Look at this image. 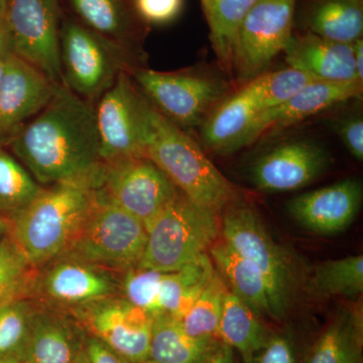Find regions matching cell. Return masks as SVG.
Listing matches in <instances>:
<instances>
[{"mask_svg":"<svg viewBox=\"0 0 363 363\" xmlns=\"http://www.w3.org/2000/svg\"><path fill=\"white\" fill-rule=\"evenodd\" d=\"M9 145L16 160L43 187L80 180L100 183L104 162L94 104L66 86L57 87L47 106Z\"/></svg>","mask_w":363,"mask_h":363,"instance_id":"cell-1","label":"cell"},{"mask_svg":"<svg viewBox=\"0 0 363 363\" xmlns=\"http://www.w3.org/2000/svg\"><path fill=\"white\" fill-rule=\"evenodd\" d=\"M145 119V157L164 172L182 194L217 216L240 199L238 189L208 159L201 145L149 101Z\"/></svg>","mask_w":363,"mask_h":363,"instance_id":"cell-2","label":"cell"},{"mask_svg":"<svg viewBox=\"0 0 363 363\" xmlns=\"http://www.w3.org/2000/svg\"><path fill=\"white\" fill-rule=\"evenodd\" d=\"M99 182L45 186L11 221V236L35 269L63 255L92 207Z\"/></svg>","mask_w":363,"mask_h":363,"instance_id":"cell-3","label":"cell"},{"mask_svg":"<svg viewBox=\"0 0 363 363\" xmlns=\"http://www.w3.org/2000/svg\"><path fill=\"white\" fill-rule=\"evenodd\" d=\"M316 79L288 67L264 72L230 93L202 124L203 147L218 156L241 150L243 138L255 119L283 104Z\"/></svg>","mask_w":363,"mask_h":363,"instance_id":"cell-4","label":"cell"},{"mask_svg":"<svg viewBox=\"0 0 363 363\" xmlns=\"http://www.w3.org/2000/svg\"><path fill=\"white\" fill-rule=\"evenodd\" d=\"M147 238L143 222L98 188L92 207L63 255L123 274L140 264Z\"/></svg>","mask_w":363,"mask_h":363,"instance_id":"cell-5","label":"cell"},{"mask_svg":"<svg viewBox=\"0 0 363 363\" xmlns=\"http://www.w3.org/2000/svg\"><path fill=\"white\" fill-rule=\"evenodd\" d=\"M218 217L179 192L147 229L138 267L175 272L195 262L218 240Z\"/></svg>","mask_w":363,"mask_h":363,"instance_id":"cell-6","label":"cell"},{"mask_svg":"<svg viewBox=\"0 0 363 363\" xmlns=\"http://www.w3.org/2000/svg\"><path fill=\"white\" fill-rule=\"evenodd\" d=\"M130 48L67 21L60 30V56L64 86L90 104L116 82L119 74L138 67Z\"/></svg>","mask_w":363,"mask_h":363,"instance_id":"cell-7","label":"cell"},{"mask_svg":"<svg viewBox=\"0 0 363 363\" xmlns=\"http://www.w3.org/2000/svg\"><path fill=\"white\" fill-rule=\"evenodd\" d=\"M220 216L222 240L257 267L266 281L272 318L283 319L297 286L291 259L250 205L238 199Z\"/></svg>","mask_w":363,"mask_h":363,"instance_id":"cell-8","label":"cell"},{"mask_svg":"<svg viewBox=\"0 0 363 363\" xmlns=\"http://www.w3.org/2000/svg\"><path fill=\"white\" fill-rule=\"evenodd\" d=\"M128 74L152 106L186 131L201 128L231 93L228 83L210 72H160L138 66Z\"/></svg>","mask_w":363,"mask_h":363,"instance_id":"cell-9","label":"cell"},{"mask_svg":"<svg viewBox=\"0 0 363 363\" xmlns=\"http://www.w3.org/2000/svg\"><path fill=\"white\" fill-rule=\"evenodd\" d=\"M123 276L62 255L37 269L28 298L43 307L69 313L81 306L121 295Z\"/></svg>","mask_w":363,"mask_h":363,"instance_id":"cell-10","label":"cell"},{"mask_svg":"<svg viewBox=\"0 0 363 363\" xmlns=\"http://www.w3.org/2000/svg\"><path fill=\"white\" fill-rule=\"evenodd\" d=\"M297 0H257L241 23L231 71L241 83L264 73L292 40Z\"/></svg>","mask_w":363,"mask_h":363,"instance_id":"cell-11","label":"cell"},{"mask_svg":"<svg viewBox=\"0 0 363 363\" xmlns=\"http://www.w3.org/2000/svg\"><path fill=\"white\" fill-rule=\"evenodd\" d=\"M147 101L128 72L94 104L102 162L145 157Z\"/></svg>","mask_w":363,"mask_h":363,"instance_id":"cell-12","label":"cell"},{"mask_svg":"<svg viewBox=\"0 0 363 363\" xmlns=\"http://www.w3.org/2000/svg\"><path fill=\"white\" fill-rule=\"evenodd\" d=\"M100 190L149 228L180 191L147 157L104 162Z\"/></svg>","mask_w":363,"mask_h":363,"instance_id":"cell-13","label":"cell"},{"mask_svg":"<svg viewBox=\"0 0 363 363\" xmlns=\"http://www.w3.org/2000/svg\"><path fill=\"white\" fill-rule=\"evenodd\" d=\"M6 23L13 54L64 85L58 0H7Z\"/></svg>","mask_w":363,"mask_h":363,"instance_id":"cell-14","label":"cell"},{"mask_svg":"<svg viewBox=\"0 0 363 363\" xmlns=\"http://www.w3.org/2000/svg\"><path fill=\"white\" fill-rule=\"evenodd\" d=\"M69 313L85 332L125 362L143 363L149 359L154 318L123 295L102 298Z\"/></svg>","mask_w":363,"mask_h":363,"instance_id":"cell-15","label":"cell"},{"mask_svg":"<svg viewBox=\"0 0 363 363\" xmlns=\"http://www.w3.org/2000/svg\"><path fill=\"white\" fill-rule=\"evenodd\" d=\"M58 86L16 55L7 56L0 83V147L9 145L47 106Z\"/></svg>","mask_w":363,"mask_h":363,"instance_id":"cell-16","label":"cell"},{"mask_svg":"<svg viewBox=\"0 0 363 363\" xmlns=\"http://www.w3.org/2000/svg\"><path fill=\"white\" fill-rule=\"evenodd\" d=\"M332 162L325 147L311 140H294L259 157L250 171L253 185L267 192H286L309 185Z\"/></svg>","mask_w":363,"mask_h":363,"instance_id":"cell-17","label":"cell"},{"mask_svg":"<svg viewBox=\"0 0 363 363\" xmlns=\"http://www.w3.org/2000/svg\"><path fill=\"white\" fill-rule=\"evenodd\" d=\"M362 82L315 81L310 83L283 104L260 114L243 138L241 149L248 147L264 135L286 130L336 105L358 99L362 97Z\"/></svg>","mask_w":363,"mask_h":363,"instance_id":"cell-18","label":"cell"},{"mask_svg":"<svg viewBox=\"0 0 363 363\" xmlns=\"http://www.w3.org/2000/svg\"><path fill=\"white\" fill-rule=\"evenodd\" d=\"M363 198L362 182L347 179L296 196L289 201V214L307 230L334 235L350 228Z\"/></svg>","mask_w":363,"mask_h":363,"instance_id":"cell-19","label":"cell"},{"mask_svg":"<svg viewBox=\"0 0 363 363\" xmlns=\"http://www.w3.org/2000/svg\"><path fill=\"white\" fill-rule=\"evenodd\" d=\"M85 340L84 329L70 313L38 305L21 363H74Z\"/></svg>","mask_w":363,"mask_h":363,"instance_id":"cell-20","label":"cell"},{"mask_svg":"<svg viewBox=\"0 0 363 363\" xmlns=\"http://www.w3.org/2000/svg\"><path fill=\"white\" fill-rule=\"evenodd\" d=\"M284 54L289 67L322 82H362L353 44L333 42L311 33L293 35ZM363 83V82H362Z\"/></svg>","mask_w":363,"mask_h":363,"instance_id":"cell-21","label":"cell"},{"mask_svg":"<svg viewBox=\"0 0 363 363\" xmlns=\"http://www.w3.org/2000/svg\"><path fill=\"white\" fill-rule=\"evenodd\" d=\"M208 252L227 289L260 317L272 318L266 281L257 267L222 238L215 241Z\"/></svg>","mask_w":363,"mask_h":363,"instance_id":"cell-22","label":"cell"},{"mask_svg":"<svg viewBox=\"0 0 363 363\" xmlns=\"http://www.w3.org/2000/svg\"><path fill=\"white\" fill-rule=\"evenodd\" d=\"M362 298L341 310L312 346L306 363H360L362 357Z\"/></svg>","mask_w":363,"mask_h":363,"instance_id":"cell-23","label":"cell"},{"mask_svg":"<svg viewBox=\"0 0 363 363\" xmlns=\"http://www.w3.org/2000/svg\"><path fill=\"white\" fill-rule=\"evenodd\" d=\"M259 315L227 289L224 296L217 338L238 351L243 363L252 357L267 343L272 332L262 323Z\"/></svg>","mask_w":363,"mask_h":363,"instance_id":"cell-24","label":"cell"},{"mask_svg":"<svg viewBox=\"0 0 363 363\" xmlns=\"http://www.w3.org/2000/svg\"><path fill=\"white\" fill-rule=\"evenodd\" d=\"M305 26L318 37L353 44L362 39L363 0H311Z\"/></svg>","mask_w":363,"mask_h":363,"instance_id":"cell-25","label":"cell"},{"mask_svg":"<svg viewBox=\"0 0 363 363\" xmlns=\"http://www.w3.org/2000/svg\"><path fill=\"white\" fill-rule=\"evenodd\" d=\"M218 340L191 337L179 320L162 315L154 318L150 337V363H202Z\"/></svg>","mask_w":363,"mask_h":363,"instance_id":"cell-26","label":"cell"},{"mask_svg":"<svg viewBox=\"0 0 363 363\" xmlns=\"http://www.w3.org/2000/svg\"><path fill=\"white\" fill-rule=\"evenodd\" d=\"M257 0H201L212 49L225 70L231 71L236 35Z\"/></svg>","mask_w":363,"mask_h":363,"instance_id":"cell-27","label":"cell"},{"mask_svg":"<svg viewBox=\"0 0 363 363\" xmlns=\"http://www.w3.org/2000/svg\"><path fill=\"white\" fill-rule=\"evenodd\" d=\"M310 285L313 293L322 297L359 298L363 292V255L321 262L315 267Z\"/></svg>","mask_w":363,"mask_h":363,"instance_id":"cell-28","label":"cell"},{"mask_svg":"<svg viewBox=\"0 0 363 363\" xmlns=\"http://www.w3.org/2000/svg\"><path fill=\"white\" fill-rule=\"evenodd\" d=\"M226 292L225 283L215 269L190 309L179 320L188 335L200 340H218L217 332Z\"/></svg>","mask_w":363,"mask_h":363,"instance_id":"cell-29","label":"cell"},{"mask_svg":"<svg viewBox=\"0 0 363 363\" xmlns=\"http://www.w3.org/2000/svg\"><path fill=\"white\" fill-rule=\"evenodd\" d=\"M43 186L37 183L16 157L0 147V212L11 221L37 197Z\"/></svg>","mask_w":363,"mask_h":363,"instance_id":"cell-30","label":"cell"},{"mask_svg":"<svg viewBox=\"0 0 363 363\" xmlns=\"http://www.w3.org/2000/svg\"><path fill=\"white\" fill-rule=\"evenodd\" d=\"M83 25L128 47L130 18L123 0H70ZM130 48V47H128Z\"/></svg>","mask_w":363,"mask_h":363,"instance_id":"cell-31","label":"cell"},{"mask_svg":"<svg viewBox=\"0 0 363 363\" xmlns=\"http://www.w3.org/2000/svg\"><path fill=\"white\" fill-rule=\"evenodd\" d=\"M37 269L26 259L11 235L0 242V308L30 298Z\"/></svg>","mask_w":363,"mask_h":363,"instance_id":"cell-32","label":"cell"},{"mask_svg":"<svg viewBox=\"0 0 363 363\" xmlns=\"http://www.w3.org/2000/svg\"><path fill=\"white\" fill-rule=\"evenodd\" d=\"M37 309V303L30 298H21L0 308V357H21Z\"/></svg>","mask_w":363,"mask_h":363,"instance_id":"cell-33","label":"cell"},{"mask_svg":"<svg viewBox=\"0 0 363 363\" xmlns=\"http://www.w3.org/2000/svg\"><path fill=\"white\" fill-rule=\"evenodd\" d=\"M250 363H298L295 341L289 334L272 332Z\"/></svg>","mask_w":363,"mask_h":363,"instance_id":"cell-34","label":"cell"},{"mask_svg":"<svg viewBox=\"0 0 363 363\" xmlns=\"http://www.w3.org/2000/svg\"><path fill=\"white\" fill-rule=\"evenodd\" d=\"M138 16L150 25H166L175 21L183 9V0H133Z\"/></svg>","mask_w":363,"mask_h":363,"instance_id":"cell-35","label":"cell"},{"mask_svg":"<svg viewBox=\"0 0 363 363\" xmlns=\"http://www.w3.org/2000/svg\"><path fill=\"white\" fill-rule=\"evenodd\" d=\"M338 135L351 156L362 162L363 160V119L359 114L343 118L338 124Z\"/></svg>","mask_w":363,"mask_h":363,"instance_id":"cell-36","label":"cell"},{"mask_svg":"<svg viewBox=\"0 0 363 363\" xmlns=\"http://www.w3.org/2000/svg\"><path fill=\"white\" fill-rule=\"evenodd\" d=\"M85 351L89 363H128L93 336L86 337Z\"/></svg>","mask_w":363,"mask_h":363,"instance_id":"cell-37","label":"cell"},{"mask_svg":"<svg viewBox=\"0 0 363 363\" xmlns=\"http://www.w3.org/2000/svg\"><path fill=\"white\" fill-rule=\"evenodd\" d=\"M202 363H236L235 353L230 346L218 340Z\"/></svg>","mask_w":363,"mask_h":363,"instance_id":"cell-38","label":"cell"},{"mask_svg":"<svg viewBox=\"0 0 363 363\" xmlns=\"http://www.w3.org/2000/svg\"><path fill=\"white\" fill-rule=\"evenodd\" d=\"M11 52V39L6 26H0V59L6 58Z\"/></svg>","mask_w":363,"mask_h":363,"instance_id":"cell-39","label":"cell"},{"mask_svg":"<svg viewBox=\"0 0 363 363\" xmlns=\"http://www.w3.org/2000/svg\"><path fill=\"white\" fill-rule=\"evenodd\" d=\"M354 48L355 68H357V77L359 81L362 80V59H363V40L360 39L353 43Z\"/></svg>","mask_w":363,"mask_h":363,"instance_id":"cell-40","label":"cell"},{"mask_svg":"<svg viewBox=\"0 0 363 363\" xmlns=\"http://www.w3.org/2000/svg\"><path fill=\"white\" fill-rule=\"evenodd\" d=\"M7 0H0V26L6 28Z\"/></svg>","mask_w":363,"mask_h":363,"instance_id":"cell-41","label":"cell"},{"mask_svg":"<svg viewBox=\"0 0 363 363\" xmlns=\"http://www.w3.org/2000/svg\"><path fill=\"white\" fill-rule=\"evenodd\" d=\"M0 363H21V357L20 355L0 357Z\"/></svg>","mask_w":363,"mask_h":363,"instance_id":"cell-42","label":"cell"},{"mask_svg":"<svg viewBox=\"0 0 363 363\" xmlns=\"http://www.w3.org/2000/svg\"><path fill=\"white\" fill-rule=\"evenodd\" d=\"M74 363H89V359H88L87 354H86L85 347L84 350L79 353L77 359Z\"/></svg>","mask_w":363,"mask_h":363,"instance_id":"cell-43","label":"cell"},{"mask_svg":"<svg viewBox=\"0 0 363 363\" xmlns=\"http://www.w3.org/2000/svg\"><path fill=\"white\" fill-rule=\"evenodd\" d=\"M6 58L0 59V83H1L2 77H4V70H6Z\"/></svg>","mask_w":363,"mask_h":363,"instance_id":"cell-44","label":"cell"},{"mask_svg":"<svg viewBox=\"0 0 363 363\" xmlns=\"http://www.w3.org/2000/svg\"><path fill=\"white\" fill-rule=\"evenodd\" d=\"M4 225H6V224H4V222H0V226H4ZM4 229H2V230H1V227H0V242H1V240H4V238H6V236H4V238H1V234H2V235H4Z\"/></svg>","mask_w":363,"mask_h":363,"instance_id":"cell-45","label":"cell"},{"mask_svg":"<svg viewBox=\"0 0 363 363\" xmlns=\"http://www.w3.org/2000/svg\"><path fill=\"white\" fill-rule=\"evenodd\" d=\"M143 363H150L149 362H143Z\"/></svg>","mask_w":363,"mask_h":363,"instance_id":"cell-46","label":"cell"}]
</instances>
